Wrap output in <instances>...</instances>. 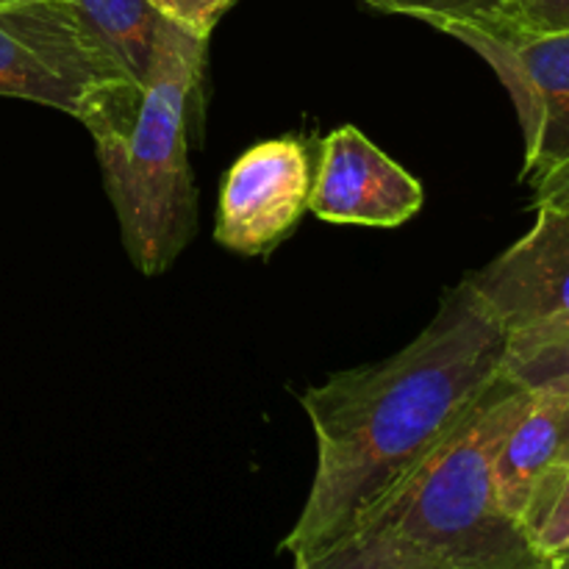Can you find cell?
Here are the masks:
<instances>
[{
  "mask_svg": "<svg viewBox=\"0 0 569 569\" xmlns=\"http://www.w3.org/2000/svg\"><path fill=\"white\" fill-rule=\"evenodd\" d=\"M533 209L537 206H569V159L531 183Z\"/></svg>",
  "mask_w": 569,
  "mask_h": 569,
  "instance_id": "cell-17",
  "label": "cell"
},
{
  "mask_svg": "<svg viewBox=\"0 0 569 569\" xmlns=\"http://www.w3.org/2000/svg\"><path fill=\"white\" fill-rule=\"evenodd\" d=\"M0 98L64 111L100 139L131 126L142 87L100 48L67 0H20L0 9Z\"/></svg>",
  "mask_w": 569,
  "mask_h": 569,
  "instance_id": "cell-4",
  "label": "cell"
},
{
  "mask_svg": "<svg viewBox=\"0 0 569 569\" xmlns=\"http://www.w3.org/2000/svg\"><path fill=\"white\" fill-rule=\"evenodd\" d=\"M506 353L509 337L465 278L403 350L303 392L317 470L281 542L295 565L359 531L503 376Z\"/></svg>",
  "mask_w": 569,
  "mask_h": 569,
  "instance_id": "cell-1",
  "label": "cell"
},
{
  "mask_svg": "<svg viewBox=\"0 0 569 569\" xmlns=\"http://www.w3.org/2000/svg\"><path fill=\"white\" fill-rule=\"evenodd\" d=\"M311 167L300 139H267L228 170L214 239L239 256H267L295 231L309 209Z\"/></svg>",
  "mask_w": 569,
  "mask_h": 569,
  "instance_id": "cell-7",
  "label": "cell"
},
{
  "mask_svg": "<svg viewBox=\"0 0 569 569\" xmlns=\"http://www.w3.org/2000/svg\"><path fill=\"white\" fill-rule=\"evenodd\" d=\"M295 569H428L426 561L398 537L383 515H372L359 531L348 533L337 545Z\"/></svg>",
  "mask_w": 569,
  "mask_h": 569,
  "instance_id": "cell-11",
  "label": "cell"
},
{
  "mask_svg": "<svg viewBox=\"0 0 569 569\" xmlns=\"http://www.w3.org/2000/svg\"><path fill=\"white\" fill-rule=\"evenodd\" d=\"M365 3L389 14L417 17L445 31L450 26H489L498 20L509 0H365Z\"/></svg>",
  "mask_w": 569,
  "mask_h": 569,
  "instance_id": "cell-13",
  "label": "cell"
},
{
  "mask_svg": "<svg viewBox=\"0 0 569 569\" xmlns=\"http://www.w3.org/2000/svg\"><path fill=\"white\" fill-rule=\"evenodd\" d=\"M503 372L531 392L542 389L569 392V333L526 353L506 356Z\"/></svg>",
  "mask_w": 569,
  "mask_h": 569,
  "instance_id": "cell-14",
  "label": "cell"
},
{
  "mask_svg": "<svg viewBox=\"0 0 569 569\" xmlns=\"http://www.w3.org/2000/svg\"><path fill=\"white\" fill-rule=\"evenodd\" d=\"M161 14L192 37L209 39L233 0H150Z\"/></svg>",
  "mask_w": 569,
  "mask_h": 569,
  "instance_id": "cell-16",
  "label": "cell"
},
{
  "mask_svg": "<svg viewBox=\"0 0 569 569\" xmlns=\"http://www.w3.org/2000/svg\"><path fill=\"white\" fill-rule=\"evenodd\" d=\"M100 48L122 67L137 87H144L156 44L170 26L150 0H67Z\"/></svg>",
  "mask_w": 569,
  "mask_h": 569,
  "instance_id": "cell-10",
  "label": "cell"
},
{
  "mask_svg": "<svg viewBox=\"0 0 569 569\" xmlns=\"http://www.w3.org/2000/svg\"><path fill=\"white\" fill-rule=\"evenodd\" d=\"M559 470H569V392L542 389L531 392L495 453V495L506 515L520 522L539 483Z\"/></svg>",
  "mask_w": 569,
  "mask_h": 569,
  "instance_id": "cell-9",
  "label": "cell"
},
{
  "mask_svg": "<svg viewBox=\"0 0 569 569\" xmlns=\"http://www.w3.org/2000/svg\"><path fill=\"white\" fill-rule=\"evenodd\" d=\"M487 28L515 33L569 31V0H509Z\"/></svg>",
  "mask_w": 569,
  "mask_h": 569,
  "instance_id": "cell-15",
  "label": "cell"
},
{
  "mask_svg": "<svg viewBox=\"0 0 569 569\" xmlns=\"http://www.w3.org/2000/svg\"><path fill=\"white\" fill-rule=\"evenodd\" d=\"M528 400L531 389L503 372L442 448L376 511L428 569L553 565L495 495V453Z\"/></svg>",
  "mask_w": 569,
  "mask_h": 569,
  "instance_id": "cell-2",
  "label": "cell"
},
{
  "mask_svg": "<svg viewBox=\"0 0 569 569\" xmlns=\"http://www.w3.org/2000/svg\"><path fill=\"white\" fill-rule=\"evenodd\" d=\"M445 33L476 50L511 94L520 117L522 181H539L569 159V31L515 33L450 26Z\"/></svg>",
  "mask_w": 569,
  "mask_h": 569,
  "instance_id": "cell-6",
  "label": "cell"
},
{
  "mask_svg": "<svg viewBox=\"0 0 569 569\" xmlns=\"http://www.w3.org/2000/svg\"><path fill=\"white\" fill-rule=\"evenodd\" d=\"M550 569H569V553L559 556V559H553V565H550Z\"/></svg>",
  "mask_w": 569,
  "mask_h": 569,
  "instance_id": "cell-18",
  "label": "cell"
},
{
  "mask_svg": "<svg viewBox=\"0 0 569 569\" xmlns=\"http://www.w3.org/2000/svg\"><path fill=\"white\" fill-rule=\"evenodd\" d=\"M520 522L550 561L569 553V470L553 472L539 483Z\"/></svg>",
  "mask_w": 569,
  "mask_h": 569,
  "instance_id": "cell-12",
  "label": "cell"
},
{
  "mask_svg": "<svg viewBox=\"0 0 569 569\" xmlns=\"http://www.w3.org/2000/svg\"><path fill=\"white\" fill-rule=\"evenodd\" d=\"M11 3H20V0H0V9H3V6H11Z\"/></svg>",
  "mask_w": 569,
  "mask_h": 569,
  "instance_id": "cell-19",
  "label": "cell"
},
{
  "mask_svg": "<svg viewBox=\"0 0 569 569\" xmlns=\"http://www.w3.org/2000/svg\"><path fill=\"white\" fill-rule=\"evenodd\" d=\"M470 287L509 337V353L569 333V206H537V222L483 270Z\"/></svg>",
  "mask_w": 569,
  "mask_h": 569,
  "instance_id": "cell-5",
  "label": "cell"
},
{
  "mask_svg": "<svg viewBox=\"0 0 569 569\" xmlns=\"http://www.w3.org/2000/svg\"><path fill=\"white\" fill-rule=\"evenodd\" d=\"M209 39L176 22L156 44L131 126L94 139L122 248L142 276H161L198 231V192L187 153V114Z\"/></svg>",
  "mask_w": 569,
  "mask_h": 569,
  "instance_id": "cell-3",
  "label": "cell"
},
{
  "mask_svg": "<svg viewBox=\"0 0 569 569\" xmlns=\"http://www.w3.org/2000/svg\"><path fill=\"white\" fill-rule=\"evenodd\" d=\"M422 203V183L356 126L322 139L309 192V211L317 220L395 228L420 214Z\"/></svg>",
  "mask_w": 569,
  "mask_h": 569,
  "instance_id": "cell-8",
  "label": "cell"
}]
</instances>
